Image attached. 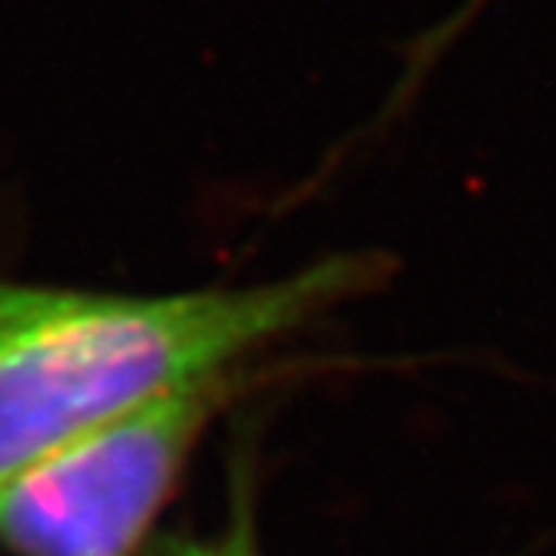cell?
I'll list each match as a JSON object with an SVG mask.
<instances>
[{
	"label": "cell",
	"mask_w": 556,
	"mask_h": 556,
	"mask_svg": "<svg viewBox=\"0 0 556 556\" xmlns=\"http://www.w3.org/2000/svg\"><path fill=\"white\" fill-rule=\"evenodd\" d=\"M486 4H490V0H463V8H459L456 14H450L432 34L422 37V41L416 45V51H413L409 67H406V88H409V91L416 88L419 77L435 64V58H440V54L456 41V34H463V30L469 27V21H472L476 14H480Z\"/></svg>",
	"instance_id": "cell-3"
},
{
	"label": "cell",
	"mask_w": 556,
	"mask_h": 556,
	"mask_svg": "<svg viewBox=\"0 0 556 556\" xmlns=\"http://www.w3.org/2000/svg\"><path fill=\"white\" fill-rule=\"evenodd\" d=\"M392 262L345 252L258 286L135 295L0 275V483L157 392L231 376Z\"/></svg>",
	"instance_id": "cell-1"
},
{
	"label": "cell",
	"mask_w": 556,
	"mask_h": 556,
	"mask_svg": "<svg viewBox=\"0 0 556 556\" xmlns=\"http://www.w3.org/2000/svg\"><path fill=\"white\" fill-rule=\"evenodd\" d=\"M205 556H262L258 543H255V523L249 513V500H242V496L235 500L231 527L225 530L222 540L205 543Z\"/></svg>",
	"instance_id": "cell-4"
},
{
	"label": "cell",
	"mask_w": 556,
	"mask_h": 556,
	"mask_svg": "<svg viewBox=\"0 0 556 556\" xmlns=\"http://www.w3.org/2000/svg\"><path fill=\"white\" fill-rule=\"evenodd\" d=\"M154 556H205V543H198V540L168 543L165 549H157Z\"/></svg>",
	"instance_id": "cell-5"
},
{
	"label": "cell",
	"mask_w": 556,
	"mask_h": 556,
	"mask_svg": "<svg viewBox=\"0 0 556 556\" xmlns=\"http://www.w3.org/2000/svg\"><path fill=\"white\" fill-rule=\"evenodd\" d=\"M235 382L238 372L157 392L0 483V549L135 556Z\"/></svg>",
	"instance_id": "cell-2"
}]
</instances>
